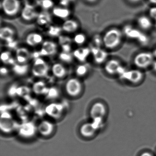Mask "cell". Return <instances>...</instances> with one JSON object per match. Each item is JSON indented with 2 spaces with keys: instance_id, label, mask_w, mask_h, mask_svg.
I'll return each mask as SVG.
<instances>
[{
  "instance_id": "ab89813d",
  "label": "cell",
  "mask_w": 156,
  "mask_h": 156,
  "mask_svg": "<svg viewBox=\"0 0 156 156\" xmlns=\"http://www.w3.org/2000/svg\"><path fill=\"white\" fill-rule=\"evenodd\" d=\"M59 3L60 6H62V7L68 8L71 2L68 1L67 0H59Z\"/></svg>"
},
{
  "instance_id": "44dd1931",
  "label": "cell",
  "mask_w": 156,
  "mask_h": 156,
  "mask_svg": "<svg viewBox=\"0 0 156 156\" xmlns=\"http://www.w3.org/2000/svg\"><path fill=\"white\" fill-rule=\"evenodd\" d=\"M35 127L34 124L31 123L23 124L20 128V134L22 136L26 137L32 136L35 132Z\"/></svg>"
},
{
  "instance_id": "ac0fdd59",
  "label": "cell",
  "mask_w": 156,
  "mask_h": 156,
  "mask_svg": "<svg viewBox=\"0 0 156 156\" xmlns=\"http://www.w3.org/2000/svg\"><path fill=\"white\" fill-rule=\"evenodd\" d=\"M122 66L119 61L116 59H111L106 62L105 70L108 74L111 75H117L119 70Z\"/></svg>"
},
{
  "instance_id": "6da1fadb",
  "label": "cell",
  "mask_w": 156,
  "mask_h": 156,
  "mask_svg": "<svg viewBox=\"0 0 156 156\" xmlns=\"http://www.w3.org/2000/svg\"><path fill=\"white\" fill-rule=\"evenodd\" d=\"M123 34L121 31L117 28L109 29L103 36V45L106 48L112 50L117 47L121 43Z\"/></svg>"
},
{
  "instance_id": "484cf974",
  "label": "cell",
  "mask_w": 156,
  "mask_h": 156,
  "mask_svg": "<svg viewBox=\"0 0 156 156\" xmlns=\"http://www.w3.org/2000/svg\"><path fill=\"white\" fill-rule=\"evenodd\" d=\"M87 41V35L83 32L76 33L73 37V43L80 47L83 45Z\"/></svg>"
},
{
  "instance_id": "7dc6e473",
  "label": "cell",
  "mask_w": 156,
  "mask_h": 156,
  "mask_svg": "<svg viewBox=\"0 0 156 156\" xmlns=\"http://www.w3.org/2000/svg\"><path fill=\"white\" fill-rule=\"evenodd\" d=\"M67 1H68L70 2H74L75 0H67Z\"/></svg>"
},
{
  "instance_id": "9a60e30c",
  "label": "cell",
  "mask_w": 156,
  "mask_h": 156,
  "mask_svg": "<svg viewBox=\"0 0 156 156\" xmlns=\"http://www.w3.org/2000/svg\"><path fill=\"white\" fill-rule=\"evenodd\" d=\"M15 59L19 64H26L31 57V52L26 47H19L15 51Z\"/></svg>"
},
{
  "instance_id": "f6af8a7d",
  "label": "cell",
  "mask_w": 156,
  "mask_h": 156,
  "mask_svg": "<svg viewBox=\"0 0 156 156\" xmlns=\"http://www.w3.org/2000/svg\"><path fill=\"white\" fill-rule=\"evenodd\" d=\"M149 1L153 4H156V0H149Z\"/></svg>"
},
{
  "instance_id": "cb8c5ba5",
  "label": "cell",
  "mask_w": 156,
  "mask_h": 156,
  "mask_svg": "<svg viewBox=\"0 0 156 156\" xmlns=\"http://www.w3.org/2000/svg\"><path fill=\"white\" fill-rule=\"evenodd\" d=\"M52 72L55 77L62 78L66 75V69L65 66L60 62L54 64L52 66Z\"/></svg>"
},
{
  "instance_id": "f35d334b",
  "label": "cell",
  "mask_w": 156,
  "mask_h": 156,
  "mask_svg": "<svg viewBox=\"0 0 156 156\" xmlns=\"http://www.w3.org/2000/svg\"><path fill=\"white\" fill-rule=\"evenodd\" d=\"M149 15L151 18L156 22V7H153L150 9Z\"/></svg>"
},
{
  "instance_id": "e0dca14e",
  "label": "cell",
  "mask_w": 156,
  "mask_h": 156,
  "mask_svg": "<svg viewBox=\"0 0 156 156\" xmlns=\"http://www.w3.org/2000/svg\"><path fill=\"white\" fill-rule=\"evenodd\" d=\"M72 53L74 58H76L82 62H85L89 55L91 54V50L89 47L83 46L76 48L73 51Z\"/></svg>"
},
{
  "instance_id": "5b68a950",
  "label": "cell",
  "mask_w": 156,
  "mask_h": 156,
  "mask_svg": "<svg viewBox=\"0 0 156 156\" xmlns=\"http://www.w3.org/2000/svg\"><path fill=\"white\" fill-rule=\"evenodd\" d=\"M144 78V74L139 69L127 70L121 79L128 81L133 84H138Z\"/></svg>"
},
{
  "instance_id": "7bdbcfd3",
  "label": "cell",
  "mask_w": 156,
  "mask_h": 156,
  "mask_svg": "<svg viewBox=\"0 0 156 156\" xmlns=\"http://www.w3.org/2000/svg\"><path fill=\"white\" fill-rule=\"evenodd\" d=\"M151 66H152L153 70H154L155 72H156V61H154V62H153Z\"/></svg>"
},
{
  "instance_id": "8d00e7d4",
  "label": "cell",
  "mask_w": 156,
  "mask_h": 156,
  "mask_svg": "<svg viewBox=\"0 0 156 156\" xmlns=\"http://www.w3.org/2000/svg\"><path fill=\"white\" fill-rule=\"evenodd\" d=\"M60 47L62 49V51L67 53H71V51H72V44H64Z\"/></svg>"
},
{
  "instance_id": "2e32d148",
  "label": "cell",
  "mask_w": 156,
  "mask_h": 156,
  "mask_svg": "<svg viewBox=\"0 0 156 156\" xmlns=\"http://www.w3.org/2000/svg\"><path fill=\"white\" fill-rule=\"evenodd\" d=\"M51 14L57 19L65 20L71 16V11L68 8L61 6H55L51 10Z\"/></svg>"
},
{
  "instance_id": "30bf717a",
  "label": "cell",
  "mask_w": 156,
  "mask_h": 156,
  "mask_svg": "<svg viewBox=\"0 0 156 156\" xmlns=\"http://www.w3.org/2000/svg\"><path fill=\"white\" fill-rule=\"evenodd\" d=\"M124 32L127 37L130 39H136L141 43L146 44L147 42V37L146 35L129 25L124 28Z\"/></svg>"
},
{
  "instance_id": "ee69618b",
  "label": "cell",
  "mask_w": 156,
  "mask_h": 156,
  "mask_svg": "<svg viewBox=\"0 0 156 156\" xmlns=\"http://www.w3.org/2000/svg\"><path fill=\"white\" fill-rule=\"evenodd\" d=\"M85 1L89 3H94V2H95L97 0H85Z\"/></svg>"
},
{
  "instance_id": "bcb514c9",
  "label": "cell",
  "mask_w": 156,
  "mask_h": 156,
  "mask_svg": "<svg viewBox=\"0 0 156 156\" xmlns=\"http://www.w3.org/2000/svg\"><path fill=\"white\" fill-rule=\"evenodd\" d=\"M153 55H154V57H156V48H155V50H154V51H153Z\"/></svg>"
},
{
  "instance_id": "3957f363",
  "label": "cell",
  "mask_w": 156,
  "mask_h": 156,
  "mask_svg": "<svg viewBox=\"0 0 156 156\" xmlns=\"http://www.w3.org/2000/svg\"><path fill=\"white\" fill-rule=\"evenodd\" d=\"M153 53L142 52L138 54L134 59V63L140 69H145L151 66L154 61Z\"/></svg>"
},
{
  "instance_id": "603a6c76",
  "label": "cell",
  "mask_w": 156,
  "mask_h": 156,
  "mask_svg": "<svg viewBox=\"0 0 156 156\" xmlns=\"http://www.w3.org/2000/svg\"><path fill=\"white\" fill-rule=\"evenodd\" d=\"M46 33L51 38H58L62 35L63 31L61 26L54 24H50L46 27Z\"/></svg>"
},
{
  "instance_id": "c3c4849f",
  "label": "cell",
  "mask_w": 156,
  "mask_h": 156,
  "mask_svg": "<svg viewBox=\"0 0 156 156\" xmlns=\"http://www.w3.org/2000/svg\"><path fill=\"white\" fill-rule=\"evenodd\" d=\"M131 1L133 2H138L140 0H131Z\"/></svg>"
},
{
  "instance_id": "7c38bea8",
  "label": "cell",
  "mask_w": 156,
  "mask_h": 156,
  "mask_svg": "<svg viewBox=\"0 0 156 156\" xmlns=\"http://www.w3.org/2000/svg\"><path fill=\"white\" fill-rule=\"evenodd\" d=\"M91 54L94 61L98 64H101L105 62L108 57V53L105 51L100 47L92 45L89 47Z\"/></svg>"
},
{
  "instance_id": "d590c367",
  "label": "cell",
  "mask_w": 156,
  "mask_h": 156,
  "mask_svg": "<svg viewBox=\"0 0 156 156\" xmlns=\"http://www.w3.org/2000/svg\"><path fill=\"white\" fill-rule=\"evenodd\" d=\"M87 71V66L85 65H80L76 69V73L79 76H83L86 73Z\"/></svg>"
},
{
  "instance_id": "8992f818",
  "label": "cell",
  "mask_w": 156,
  "mask_h": 156,
  "mask_svg": "<svg viewBox=\"0 0 156 156\" xmlns=\"http://www.w3.org/2000/svg\"><path fill=\"white\" fill-rule=\"evenodd\" d=\"M58 43L52 40H45L39 50L41 56H52L56 54L58 51Z\"/></svg>"
},
{
  "instance_id": "e575fe53",
  "label": "cell",
  "mask_w": 156,
  "mask_h": 156,
  "mask_svg": "<svg viewBox=\"0 0 156 156\" xmlns=\"http://www.w3.org/2000/svg\"><path fill=\"white\" fill-rule=\"evenodd\" d=\"M19 44L18 40L15 39L9 42L5 43V44H6V47L10 50H14L15 51L19 47Z\"/></svg>"
},
{
  "instance_id": "4dcf8cb0",
  "label": "cell",
  "mask_w": 156,
  "mask_h": 156,
  "mask_svg": "<svg viewBox=\"0 0 156 156\" xmlns=\"http://www.w3.org/2000/svg\"><path fill=\"white\" fill-rule=\"evenodd\" d=\"M57 39L58 45L60 46L64 44H72L73 43V38H71L69 35L62 34Z\"/></svg>"
},
{
  "instance_id": "f546056e",
  "label": "cell",
  "mask_w": 156,
  "mask_h": 156,
  "mask_svg": "<svg viewBox=\"0 0 156 156\" xmlns=\"http://www.w3.org/2000/svg\"><path fill=\"white\" fill-rule=\"evenodd\" d=\"M59 59L62 62L65 63H70L73 61L74 57L72 53L65 52L61 51L58 55Z\"/></svg>"
},
{
  "instance_id": "74e56055",
  "label": "cell",
  "mask_w": 156,
  "mask_h": 156,
  "mask_svg": "<svg viewBox=\"0 0 156 156\" xmlns=\"http://www.w3.org/2000/svg\"><path fill=\"white\" fill-rule=\"evenodd\" d=\"M44 88V84L43 83H38L36 84V86L34 87L35 91L38 93L42 92V90Z\"/></svg>"
},
{
  "instance_id": "d4e9b609",
  "label": "cell",
  "mask_w": 156,
  "mask_h": 156,
  "mask_svg": "<svg viewBox=\"0 0 156 156\" xmlns=\"http://www.w3.org/2000/svg\"><path fill=\"white\" fill-rule=\"evenodd\" d=\"M137 22L140 28L145 30H150L152 27V22L150 18L146 16H141L139 17Z\"/></svg>"
},
{
  "instance_id": "83f0119b",
  "label": "cell",
  "mask_w": 156,
  "mask_h": 156,
  "mask_svg": "<svg viewBox=\"0 0 156 156\" xmlns=\"http://www.w3.org/2000/svg\"><path fill=\"white\" fill-rule=\"evenodd\" d=\"M38 4L44 11H47L52 9L55 7L54 2L53 0H39L38 1Z\"/></svg>"
},
{
  "instance_id": "4fadbf2b",
  "label": "cell",
  "mask_w": 156,
  "mask_h": 156,
  "mask_svg": "<svg viewBox=\"0 0 156 156\" xmlns=\"http://www.w3.org/2000/svg\"><path fill=\"white\" fill-rule=\"evenodd\" d=\"M90 114L91 118L94 120L98 119H103L106 114L105 106L101 102L95 103L91 108Z\"/></svg>"
},
{
  "instance_id": "d6986e66",
  "label": "cell",
  "mask_w": 156,
  "mask_h": 156,
  "mask_svg": "<svg viewBox=\"0 0 156 156\" xmlns=\"http://www.w3.org/2000/svg\"><path fill=\"white\" fill-rule=\"evenodd\" d=\"M52 15L47 11L40 12L36 20L37 25L41 27H47L51 23Z\"/></svg>"
},
{
  "instance_id": "277c9868",
  "label": "cell",
  "mask_w": 156,
  "mask_h": 156,
  "mask_svg": "<svg viewBox=\"0 0 156 156\" xmlns=\"http://www.w3.org/2000/svg\"><path fill=\"white\" fill-rule=\"evenodd\" d=\"M39 13L34 5L29 3H25L23 7L20 14L21 18L23 21L30 22L35 20H36Z\"/></svg>"
},
{
  "instance_id": "60d3db41",
  "label": "cell",
  "mask_w": 156,
  "mask_h": 156,
  "mask_svg": "<svg viewBox=\"0 0 156 156\" xmlns=\"http://www.w3.org/2000/svg\"><path fill=\"white\" fill-rule=\"evenodd\" d=\"M41 57L40 51H34L31 52V57H33L34 59H37Z\"/></svg>"
},
{
  "instance_id": "7a4b0ae2",
  "label": "cell",
  "mask_w": 156,
  "mask_h": 156,
  "mask_svg": "<svg viewBox=\"0 0 156 156\" xmlns=\"http://www.w3.org/2000/svg\"><path fill=\"white\" fill-rule=\"evenodd\" d=\"M23 6L20 0H1V9L4 15L9 18L20 13Z\"/></svg>"
},
{
  "instance_id": "5bb4252c",
  "label": "cell",
  "mask_w": 156,
  "mask_h": 156,
  "mask_svg": "<svg viewBox=\"0 0 156 156\" xmlns=\"http://www.w3.org/2000/svg\"><path fill=\"white\" fill-rule=\"evenodd\" d=\"M61 27L63 32L67 34H71L77 33L80 27V24L76 20L69 18L64 20Z\"/></svg>"
},
{
  "instance_id": "1f68e13d",
  "label": "cell",
  "mask_w": 156,
  "mask_h": 156,
  "mask_svg": "<svg viewBox=\"0 0 156 156\" xmlns=\"http://www.w3.org/2000/svg\"><path fill=\"white\" fill-rule=\"evenodd\" d=\"M28 65L26 64H16L14 65L13 69L18 74H23L27 72Z\"/></svg>"
},
{
  "instance_id": "b9f144b4",
  "label": "cell",
  "mask_w": 156,
  "mask_h": 156,
  "mask_svg": "<svg viewBox=\"0 0 156 156\" xmlns=\"http://www.w3.org/2000/svg\"><path fill=\"white\" fill-rule=\"evenodd\" d=\"M139 156H154L153 154L151 152H149V151H145V152H142L141 154Z\"/></svg>"
},
{
  "instance_id": "ffe728a7",
  "label": "cell",
  "mask_w": 156,
  "mask_h": 156,
  "mask_svg": "<svg viewBox=\"0 0 156 156\" xmlns=\"http://www.w3.org/2000/svg\"><path fill=\"white\" fill-rule=\"evenodd\" d=\"M38 130L43 136H50L53 131L54 126L52 123L49 121H43L38 126Z\"/></svg>"
},
{
  "instance_id": "8fae6325",
  "label": "cell",
  "mask_w": 156,
  "mask_h": 156,
  "mask_svg": "<svg viewBox=\"0 0 156 156\" xmlns=\"http://www.w3.org/2000/svg\"><path fill=\"white\" fill-rule=\"evenodd\" d=\"M16 31L13 27L10 25L2 26L0 30V39L5 43L9 42L15 40Z\"/></svg>"
},
{
  "instance_id": "7402d4cb",
  "label": "cell",
  "mask_w": 156,
  "mask_h": 156,
  "mask_svg": "<svg viewBox=\"0 0 156 156\" xmlns=\"http://www.w3.org/2000/svg\"><path fill=\"white\" fill-rule=\"evenodd\" d=\"M97 129L93 123L83 124L80 129L81 135L86 137L92 136L95 133Z\"/></svg>"
},
{
  "instance_id": "d6a6232c",
  "label": "cell",
  "mask_w": 156,
  "mask_h": 156,
  "mask_svg": "<svg viewBox=\"0 0 156 156\" xmlns=\"http://www.w3.org/2000/svg\"><path fill=\"white\" fill-rule=\"evenodd\" d=\"M12 57L11 52L9 50L3 51L1 54V59L3 62L8 63Z\"/></svg>"
},
{
  "instance_id": "52a82bcc",
  "label": "cell",
  "mask_w": 156,
  "mask_h": 156,
  "mask_svg": "<svg viewBox=\"0 0 156 156\" xmlns=\"http://www.w3.org/2000/svg\"><path fill=\"white\" fill-rule=\"evenodd\" d=\"M49 67L45 61L40 57L34 59L32 67L33 74L38 77L44 76L48 73Z\"/></svg>"
},
{
  "instance_id": "f1b7e54d",
  "label": "cell",
  "mask_w": 156,
  "mask_h": 156,
  "mask_svg": "<svg viewBox=\"0 0 156 156\" xmlns=\"http://www.w3.org/2000/svg\"><path fill=\"white\" fill-rule=\"evenodd\" d=\"M13 125L12 120H10L9 119H3V120H1V127L3 131H9L12 130L13 128Z\"/></svg>"
},
{
  "instance_id": "4316f807",
  "label": "cell",
  "mask_w": 156,
  "mask_h": 156,
  "mask_svg": "<svg viewBox=\"0 0 156 156\" xmlns=\"http://www.w3.org/2000/svg\"><path fill=\"white\" fill-rule=\"evenodd\" d=\"M62 108L61 106L57 104H52L48 106L46 108L48 114L53 117H59L61 114Z\"/></svg>"
},
{
  "instance_id": "ba28073f",
  "label": "cell",
  "mask_w": 156,
  "mask_h": 156,
  "mask_svg": "<svg viewBox=\"0 0 156 156\" xmlns=\"http://www.w3.org/2000/svg\"><path fill=\"white\" fill-rule=\"evenodd\" d=\"M44 41L43 35L37 32L29 33L26 34L24 38V41L26 45L32 48L41 45Z\"/></svg>"
},
{
  "instance_id": "9c48e42d",
  "label": "cell",
  "mask_w": 156,
  "mask_h": 156,
  "mask_svg": "<svg viewBox=\"0 0 156 156\" xmlns=\"http://www.w3.org/2000/svg\"><path fill=\"white\" fill-rule=\"evenodd\" d=\"M82 86L81 82L76 78L69 79L66 85V90L69 95L76 97L79 95L82 91Z\"/></svg>"
},
{
  "instance_id": "836d02e7",
  "label": "cell",
  "mask_w": 156,
  "mask_h": 156,
  "mask_svg": "<svg viewBox=\"0 0 156 156\" xmlns=\"http://www.w3.org/2000/svg\"><path fill=\"white\" fill-rule=\"evenodd\" d=\"M92 43L93 44L92 45L94 46L101 48V46L103 45V38L100 35L96 34L93 37Z\"/></svg>"
}]
</instances>
